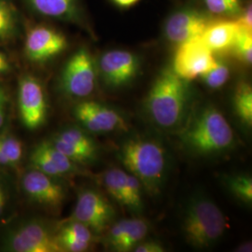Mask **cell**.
<instances>
[{"label": "cell", "instance_id": "5", "mask_svg": "<svg viewBox=\"0 0 252 252\" xmlns=\"http://www.w3.org/2000/svg\"><path fill=\"white\" fill-rule=\"evenodd\" d=\"M0 249L9 252H58L61 249L49 226L39 220H24L5 233Z\"/></svg>", "mask_w": 252, "mask_h": 252}, {"label": "cell", "instance_id": "21", "mask_svg": "<svg viewBox=\"0 0 252 252\" xmlns=\"http://www.w3.org/2000/svg\"><path fill=\"white\" fill-rule=\"evenodd\" d=\"M148 234V224L143 220H128L126 232L117 247L119 252H128Z\"/></svg>", "mask_w": 252, "mask_h": 252}, {"label": "cell", "instance_id": "31", "mask_svg": "<svg viewBox=\"0 0 252 252\" xmlns=\"http://www.w3.org/2000/svg\"><path fill=\"white\" fill-rule=\"evenodd\" d=\"M127 223H128V220H121V221L117 222L116 224H114V226H112V228L110 229L109 243L111 244V246L115 250L117 249L119 244H120L121 240L123 239L124 235L126 234Z\"/></svg>", "mask_w": 252, "mask_h": 252}, {"label": "cell", "instance_id": "17", "mask_svg": "<svg viewBox=\"0 0 252 252\" xmlns=\"http://www.w3.org/2000/svg\"><path fill=\"white\" fill-rule=\"evenodd\" d=\"M23 29V18L13 0H0V45L18 38Z\"/></svg>", "mask_w": 252, "mask_h": 252}, {"label": "cell", "instance_id": "26", "mask_svg": "<svg viewBox=\"0 0 252 252\" xmlns=\"http://www.w3.org/2000/svg\"><path fill=\"white\" fill-rule=\"evenodd\" d=\"M56 137L70 144L76 145L93 153H95V146L90 137L77 128L66 129L56 135Z\"/></svg>", "mask_w": 252, "mask_h": 252}, {"label": "cell", "instance_id": "18", "mask_svg": "<svg viewBox=\"0 0 252 252\" xmlns=\"http://www.w3.org/2000/svg\"><path fill=\"white\" fill-rule=\"evenodd\" d=\"M24 153L23 143L15 136L0 135V166L15 167Z\"/></svg>", "mask_w": 252, "mask_h": 252}, {"label": "cell", "instance_id": "12", "mask_svg": "<svg viewBox=\"0 0 252 252\" xmlns=\"http://www.w3.org/2000/svg\"><path fill=\"white\" fill-rule=\"evenodd\" d=\"M210 20L204 12L198 9H181L175 11L164 25V35L175 44L181 43L201 36Z\"/></svg>", "mask_w": 252, "mask_h": 252}, {"label": "cell", "instance_id": "20", "mask_svg": "<svg viewBox=\"0 0 252 252\" xmlns=\"http://www.w3.org/2000/svg\"><path fill=\"white\" fill-rule=\"evenodd\" d=\"M127 174L121 169H111L104 176V183L109 194L122 205H126L127 198Z\"/></svg>", "mask_w": 252, "mask_h": 252}, {"label": "cell", "instance_id": "38", "mask_svg": "<svg viewBox=\"0 0 252 252\" xmlns=\"http://www.w3.org/2000/svg\"><path fill=\"white\" fill-rule=\"evenodd\" d=\"M137 1H138V0H137Z\"/></svg>", "mask_w": 252, "mask_h": 252}, {"label": "cell", "instance_id": "33", "mask_svg": "<svg viewBox=\"0 0 252 252\" xmlns=\"http://www.w3.org/2000/svg\"><path fill=\"white\" fill-rule=\"evenodd\" d=\"M135 252H162L163 248L160 244L156 242H145L136 246L134 250Z\"/></svg>", "mask_w": 252, "mask_h": 252}, {"label": "cell", "instance_id": "3", "mask_svg": "<svg viewBox=\"0 0 252 252\" xmlns=\"http://www.w3.org/2000/svg\"><path fill=\"white\" fill-rule=\"evenodd\" d=\"M122 159L126 168L150 189H157L165 168V154L158 143L132 139L123 147Z\"/></svg>", "mask_w": 252, "mask_h": 252}, {"label": "cell", "instance_id": "25", "mask_svg": "<svg viewBox=\"0 0 252 252\" xmlns=\"http://www.w3.org/2000/svg\"><path fill=\"white\" fill-rule=\"evenodd\" d=\"M229 66L225 63L220 61H217L216 64L211 69L201 76L206 85L211 89H219L222 87L229 80Z\"/></svg>", "mask_w": 252, "mask_h": 252}, {"label": "cell", "instance_id": "9", "mask_svg": "<svg viewBox=\"0 0 252 252\" xmlns=\"http://www.w3.org/2000/svg\"><path fill=\"white\" fill-rule=\"evenodd\" d=\"M217 60L201 36L179 45L174 57L173 70L185 81L194 80L211 69Z\"/></svg>", "mask_w": 252, "mask_h": 252}, {"label": "cell", "instance_id": "22", "mask_svg": "<svg viewBox=\"0 0 252 252\" xmlns=\"http://www.w3.org/2000/svg\"><path fill=\"white\" fill-rule=\"evenodd\" d=\"M235 57L242 63L252 64V31L239 27L234 45L232 47Z\"/></svg>", "mask_w": 252, "mask_h": 252}, {"label": "cell", "instance_id": "7", "mask_svg": "<svg viewBox=\"0 0 252 252\" xmlns=\"http://www.w3.org/2000/svg\"><path fill=\"white\" fill-rule=\"evenodd\" d=\"M19 115L22 124L28 130L38 129L47 117V97L45 91L34 76H21L18 83Z\"/></svg>", "mask_w": 252, "mask_h": 252}, {"label": "cell", "instance_id": "16", "mask_svg": "<svg viewBox=\"0 0 252 252\" xmlns=\"http://www.w3.org/2000/svg\"><path fill=\"white\" fill-rule=\"evenodd\" d=\"M238 30L239 26L236 21L210 22L201 38L212 53H222L232 49Z\"/></svg>", "mask_w": 252, "mask_h": 252}, {"label": "cell", "instance_id": "27", "mask_svg": "<svg viewBox=\"0 0 252 252\" xmlns=\"http://www.w3.org/2000/svg\"><path fill=\"white\" fill-rule=\"evenodd\" d=\"M58 234L62 235H66V236H71L74 238H77L83 242L90 243L93 240V234H92V230L89 227L84 225L80 221L74 220L64 224L59 231Z\"/></svg>", "mask_w": 252, "mask_h": 252}, {"label": "cell", "instance_id": "36", "mask_svg": "<svg viewBox=\"0 0 252 252\" xmlns=\"http://www.w3.org/2000/svg\"><path fill=\"white\" fill-rule=\"evenodd\" d=\"M239 251H241V252H251L252 251V244H246L245 246H241L240 247V250Z\"/></svg>", "mask_w": 252, "mask_h": 252}, {"label": "cell", "instance_id": "14", "mask_svg": "<svg viewBox=\"0 0 252 252\" xmlns=\"http://www.w3.org/2000/svg\"><path fill=\"white\" fill-rule=\"evenodd\" d=\"M74 115L81 125L94 133L126 130V121L117 111L94 101L78 104L74 109Z\"/></svg>", "mask_w": 252, "mask_h": 252}, {"label": "cell", "instance_id": "35", "mask_svg": "<svg viewBox=\"0 0 252 252\" xmlns=\"http://www.w3.org/2000/svg\"><path fill=\"white\" fill-rule=\"evenodd\" d=\"M117 5L121 7H130L135 4L137 0H113Z\"/></svg>", "mask_w": 252, "mask_h": 252}, {"label": "cell", "instance_id": "34", "mask_svg": "<svg viewBox=\"0 0 252 252\" xmlns=\"http://www.w3.org/2000/svg\"><path fill=\"white\" fill-rule=\"evenodd\" d=\"M12 70V64L7 54L0 51V75L8 74Z\"/></svg>", "mask_w": 252, "mask_h": 252}, {"label": "cell", "instance_id": "1", "mask_svg": "<svg viewBox=\"0 0 252 252\" xmlns=\"http://www.w3.org/2000/svg\"><path fill=\"white\" fill-rule=\"evenodd\" d=\"M186 102V81L173 69L166 68L153 82L146 100V108L155 124L163 128H171L180 124Z\"/></svg>", "mask_w": 252, "mask_h": 252}, {"label": "cell", "instance_id": "8", "mask_svg": "<svg viewBox=\"0 0 252 252\" xmlns=\"http://www.w3.org/2000/svg\"><path fill=\"white\" fill-rule=\"evenodd\" d=\"M66 47V36L54 27L35 25L27 28L24 52L31 63H46L63 53Z\"/></svg>", "mask_w": 252, "mask_h": 252}, {"label": "cell", "instance_id": "13", "mask_svg": "<svg viewBox=\"0 0 252 252\" xmlns=\"http://www.w3.org/2000/svg\"><path fill=\"white\" fill-rule=\"evenodd\" d=\"M103 80L112 87H120L132 81L139 68V62L135 54L113 50L103 54L99 62Z\"/></svg>", "mask_w": 252, "mask_h": 252}, {"label": "cell", "instance_id": "15", "mask_svg": "<svg viewBox=\"0 0 252 252\" xmlns=\"http://www.w3.org/2000/svg\"><path fill=\"white\" fill-rule=\"evenodd\" d=\"M36 14L46 18L65 22H79L81 18L79 0H24Z\"/></svg>", "mask_w": 252, "mask_h": 252}, {"label": "cell", "instance_id": "24", "mask_svg": "<svg viewBox=\"0 0 252 252\" xmlns=\"http://www.w3.org/2000/svg\"><path fill=\"white\" fill-rule=\"evenodd\" d=\"M209 12L226 16L237 17L242 10L240 0H203Z\"/></svg>", "mask_w": 252, "mask_h": 252}, {"label": "cell", "instance_id": "2", "mask_svg": "<svg viewBox=\"0 0 252 252\" xmlns=\"http://www.w3.org/2000/svg\"><path fill=\"white\" fill-rule=\"evenodd\" d=\"M184 140L198 153H219L232 145L234 133L224 116L216 108L208 107L190 123Z\"/></svg>", "mask_w": 252, "mask_h": 252}, {"label": "cell", "instance_id": "29", "mask_svg": "<svg viewBox=\"0 0 252 252\" xmlns=\"http://www.w3.org/2000/svg\"><path fill=\"white\" fill-rule=\"evenodd\" d=\"M126 206L134 209H138L141 207L140 181L134 175L127 176Z\"/></svg>", "mask_w": 252, "mask_h": 252}, {"label": "cell", "instance_id": "6", "mask_svg": "<svg viewBox=\"0 0 252 252\" xmlns=\"http://www.w3.org/2000/svg\"><path fill=\"white\" fill-rule=\"evenodd\" d=\"M96 70L94 59L86 48L76 51L63 66L61 87L72 97L84 98L94 90Z\"/></svg>", "mask_w": 252, "mask_h": 252}, {"label": "cell", "instance_id": "28", "mask_svg": "<svg viewBox=\"0 0 252 252\" xmlns=\"http://www.w3.org/2000/svg\"><path fill=\"white\" fill-rule=\"evenodd\" d=\"M230 188L234 194L243 200L244 202L251 204L252 201V180L246 176H238L230 180Z\"/></svg>", "mask_w": 252, "mask_h": 252}, {"label": "cell", "instance_id": "10", "mask_svg": "<svg viewBox=\"0 0 252 252\" xmlns=\"http://www.w3.org/2000/svg\"><path fill=\"white\" fill-rule=\"evenodd\" d=\"M49 176L35 168L26 172L21 180L22 189L31 202L48 208H58L65 197L61 184Z\"/></svg>", "mask_w": 252, "mask_h": 252}, {"label": "cell", "instance_id": "30", "mask_svg": "<svg viewBox=\"0 0 252 252\" xmlns=\"http://www.w3.org/2000/svg\"><path fill=\"white\" fill-rule=\"evenodd\" d=\"M10 98L7 89L0 84V133L9 120Z\"/></svg>", "mask_w": 252, "mask_h": 252}, {"label": "cell", "instance_id": "23", "mask_svg": "<svg viewBox=\"0 0 252 252\" xmlns=\"http://www.w3.org/2000/svg\"><path fill=\"white\" fill-rule=\"evenodd\" d=\"M51 144L75 162H88L94 157V154H95V153H93L88 150L78 147L76 145L65 142L56 136L54 137L53 141H51Z\"/></svg>", "mask_w": 252, "mask_h": 252}, {"label": "cell", "instance_id": "32", "mask_svg": "<svg viewBox=\"0 0 252 252\" xmlns=\"http://www.w3.org/2000/svg\"><path fill=\"white\" fill-rule=\"evenodd\" d=\"M236 23L239 27L252 31V3L248 4L245 8H242L241 12L237 16Z\"/></svg>", "mask_w": 252, "mask_h": 252}, {"label": "cell", "instance_id": "11", "mask_svg": "<svg viewBox=\"0 0 252 252\" xmlns=\"http://www.w3.org/2000/svg\"><path fill=\"white\" fill-rule=\"evenodd\" d=\"M113 216V209L99 192L82 190L73 212V220L80 221L96 233L103 232Z\"/></svg>", "mask_w": 252, "mask_h": 252}, {"label": "cell", "instance_id": "37", "mask_svg": "<svg viewBox=\"0 0 252 252\" xmlns=\"http://www.w3.org/2000/svg\"><path fill=\"white\" fill-rule=\"evenodd\" d=\"M3 188V185H2V180H1V178H0V189Z\"/></svg>", "mask_w": 252, "mask_h": 252}, {"label": "cell", "instance_id": "19", "mask_svg": "<svg viewBox=\"0 0 252 252\" xmlns=\"http://www.w3.org/2000/svg\"><path fill=\"white\" fill-rule=\"evenodd\" d=\"M234 108L240 120L247 126H252V88L250 83H238L234 93Z\"/></svg>", "mask_w": 252, "mask_h": 252}, {"label": "cell", "instance_id": "4", "mask_svg": "<svg viewBox=\"0 0 252 252\" xmlns=\"http://www.w3.org/2000/svg\"><path fill=\"white\" fill-rule=\"evenodd\" d=\"M224 215L207 199H197L189 205L184 217L183 230L194 247L205 248L219 239L225 231Z\"/></svg>", "mask_w": 252, "mask_h": 252}]
</instances>
